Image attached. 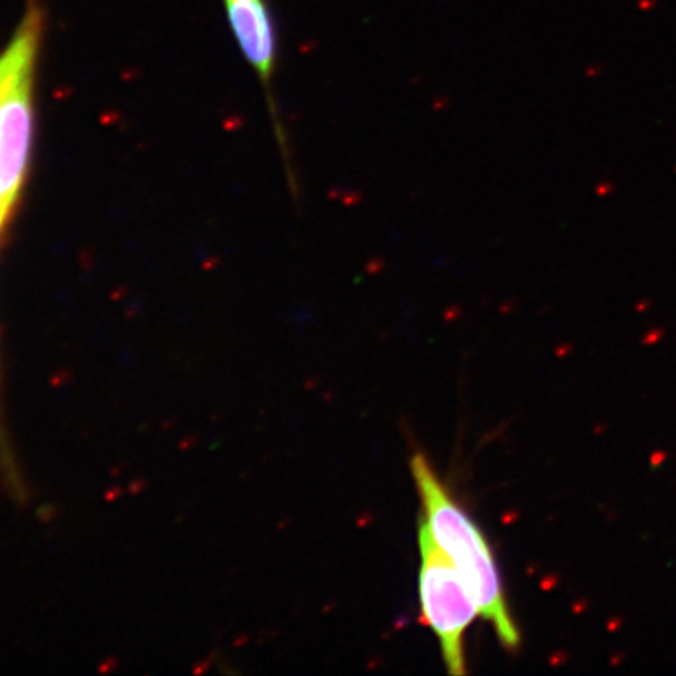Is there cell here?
<instances>
[{"mask_svg": "<svg viewBox=\"0 0 676 676\" xmlns=\"http://www.w3.org/2000/svg\"><path fill=\"white\" fill-rule=\"evenodd\" d=\"M227 18L239 49L251 67L270 87L277 67V32L266 0H224Z\"/></svg>", "mask_w": 676, "mask_h": 676, "instance_id": "277c9868", "label": "cell"}, {"mask_svg": "<svg viewBox=\"0 0 676 676\" xmlns=\"http://www.w3.org/2000/svg\"><path fill=\"white\" fill-rule=\"evenodd\" d=\"M45 10L27 0L21 22L0 52V210L9 218L25 184L33 129V80Z\"/></svg>", "mask_w": 676, "mask_h": 676, "instance_id": "7a4b0ae2", "label": "cell"}, {"mask_svg": "<svg viewBox=\"0 0 676 676\" xmlns=\"http://www.w3.org/2000/svg\"><path fill=\"white\" fill-rule=\"evenodd\" d=\"M420 601L424 620L439 637L443 660L453 675L466 674L463 635L479 614L469 587L432 539L427 521L419 529Z\"/></svg>", "mask_w": 676, "mask_h": 676, "instance_id": "3957f363", "label": "cell"}, {"mask_svg": "<svg viewBox=\"0 0 676 676\" xmlns=\"http://www.w3.org/2000/svg\"><path fill=\"white\" fill-rule=\"evenodd\" d=\"M412 473L432 539L448 558L453 559L479 613L492 624L501 645L516 650L520 644L519 629L509 613L497 562L481 529L450 497L423 454L413 455Z\"/></svg>", "mask_w": 676, "mask_h": 676, "instance_id": "6da1fadb", "label": "cell"}, {"mask_svg": "<svg viewBox=\"0 0 676 676\" xmlns=\"http://www.w3.org/2000/svg\"><path fill=\"white\" fill-rule=\"evenodd\" d=\"M664 459H666V454L655 453L651 455V463L653 466H659V462H663Z\"/></svg>", "mask_w": 676, "mask_h": 676, "instance_id": "5b68a950", "label": "cell"}, {"mask_svg": "<svg viewBox=\"0 0 676 676\" xmlns=\"http://www.w3.org/2000/svg\"><path fill=\"white\" fill-rule=\"evenodd\" d=\"M7 218L3 216L2 210H0V229H2L3 224H6Z\"/></svg>", "mask_w": 676, "mask_h": 676, "instance_id": "8992f818", "label": "cell"}]
</instances>
